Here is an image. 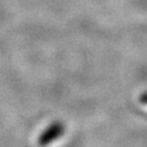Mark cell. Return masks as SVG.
<instances>
[{"label":"cell","instance_id":"obj_1","mask_svg":"<svg viewBox=\"0 0 147 147\" xmlns=\"http://www.w3.org/2000/svg\"><path fill=\"white\" fill-rule=\"evenodd\" d=\"M65 132V125L61 121H55L39 134L37 143L42 147H46L50 145L55 141L59 140Z\"/></svg>","mask_w":147,"mask_h":147},{"label":"cell","instance_id":"obj_2","mask_svg":"<svg viewBox=\"0 0 147 147\" xmlns=\"http://www.w3.org/2000/svg\"><path fill=\"white\" fill-rule=\"evenodd\" d=\"M140 101L144 105H147V90L143 92L142 94L140 95Z\"/></svg>","mask_w":147,"mask_h":147}]
</instances>
